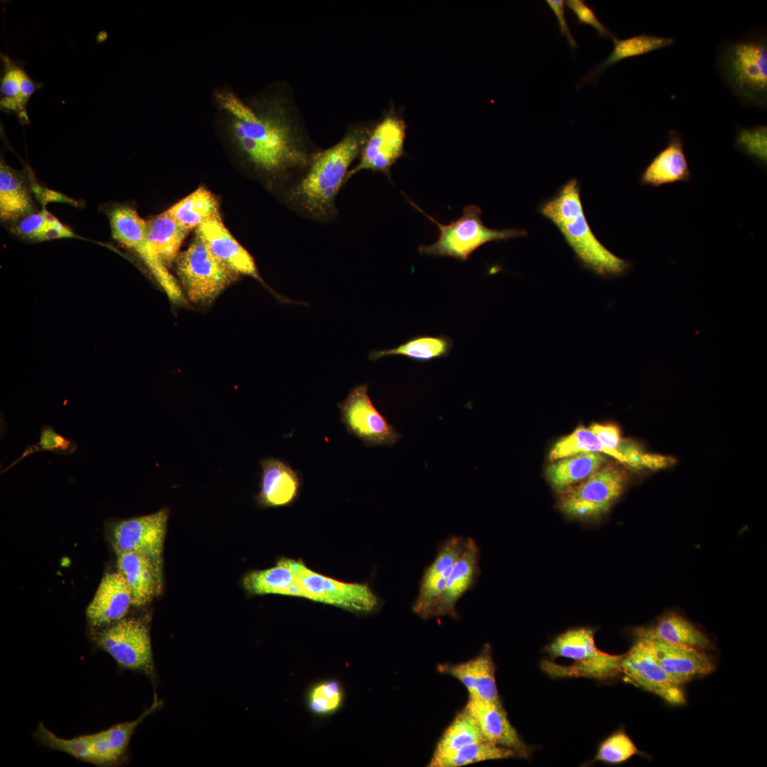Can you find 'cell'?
Returning a JSON list of instances; mask_svg holds the SVG:
<instances>
[{
	"label": "cell",
	"instance_id": "4316f807",
	"mask_svg": "<svg viewBox=\"0 0 767 767\" xmlns=\"http://www.w3.org/2000/svg\"><path fill=\"white\" fill-rule=\"evenodd\" d=\"M633 634L703 651L713 648L712 643L705 634L685 618L675 612L666 613L651 626L636 629Z\"/></svg>",
	"mask_w": 767,
	"mask_h": 767
},
{
	"label": "cell",
	"instance_id": "f1b7e54d",
	"mask_svg": "<svg viewBox=\"0 0 767 767\" xmlns=\"http://www.w3.org/2000/svg\"><path fill=\"white\" fill-rule=\"evenodd\" d=\"M188 232L168 210L146 221L148 244L167 267L175 261Z\"/></svg>",
	"mask_w": 767,
	"mask_h": 767
},
{
	"label": "cell",
	"instance_id": "83f0119b",
	"mask_svg": "<svg viewBox=\"0 0 767 767\" xmlns=\"http://www.w3.org/2000/svg\"><path fill=\"white\" fill-rule=\"evenodd\" d=\"M243 585L254 595L273 594L304 598L290 558L280 559L273 567L248 573L243 579Z\"/></svg>",
	"mask_w": 767,
	"mask_h": 767
},
{
	"label": "cell",
	"instance_id": "44dd1931",
	"mask_svg": "<svg viewBox=\"0 0 767 767\" xmlns=\"http://www.w3.org/2000/svg\"><path fill=\"white\" fill-rule=\"evenodd\" d=\"M260 491L256 500L263 507H281L291 504L300 489V477L285 462L266 457L261 460Z\"/></svg>",
	"mask_w": 767,
	"mask_h": 767
},
{
	"label": "cell",
	"instance_id": "ac0fdd59",
	"mask_svg": "<svg viewBox=\"0 0 767 767\" xmlns=\"http://www.w3.org/2000/svg\"><path fill=\"white\" fill-rule=\"evenodd\" d=\"M132 605L131 592L119 572L106 574L86 609L89 624L102 629L124 618Z\"/></svg>",
	"mask_w": 767,
	"mask_h": 767
},
{
	"label": "cell",
	"instance_id": "ffe728a7",
	"mask_svg": "<svg viewBox=\"0 0 767 767\" xmlns=\"http://www.w3.org/2000/svg\"><path fill=\"white\" fill-rule=\"evenodd\" d=\"M118 572L129 584L132 605L143 606L150 603L162 589V570L147 555L126 552L116 553Z\"/></svg>",
	"mask_w": 767,
	"mask_h": 767
},
{
	"label": "cell",
	"instance_id": "7bdbcfd3",
	"mask_svg": "<svg viewBox=\"0 0 767 767\" xmlns=\"http://www.w3.org/2000/svg\"><path fill=\"white\" fill-rule=\"evenodd\" d=\"M616 450L624 456L626 464L633 467L659 469L673 463V458L646 453L635 443L622 439Z\"/></svg>",
	"mask_w": 767,
	"mask_h": 767
},
{
	"label": "cell",
	"instance_id": "9c48e42d",
	"mask_svg": "<svg viewBox=\"0 0 767 767\" xmlns=\"http://www.w3.org/2000/svg\"><path fill=\"white\" fill-rule=\"evenodd\" d=\"M109 221L113 238L140 256L169 300L175 304L184 303L185 296L180 284L148 244L146 221L135 210L126 206L112 210Z\"/></svg>",
	"mask_w": 767,
	"mask_h": 767
},
{
	"label": "cell",
	"instance_id": "ba28073f",
	"mask_svg": "<svg viewBox=\"0 0 767 767\" xmlns=\"http://www.w3.org/2000/svg\"><path fill=\"white\" fill-rule=\"evenodd\" d=\"M626 476L619 467L604 465L587 479L562 491L560 510L568 516L592 519L604 514L621 495Z\"/></svg>",
	"mask_w": 767,
	"mask_h": 767
},
{
	"label": "cell",
	"instance_id": "ee69618b",
	"mask_svg": "<svg viewBox=\"0 0 767 767\" xmlns=\"http://www.w3.org/2000/svg\"><path fill=\"white\" fill-rule=\"evenodd\" d=\"M58 219L45 208L40 212L24 217L16 227L22 236L37 241H45L48 232Z\"/></svg>",
	"mask_w": 767,
	"mask_h": 767
},
{
	"label": "cell",
	"instance_id": "d4e9b609",
	"mask_svg": "<svg viewBox=\"0 0 767 767\" xmlns=\"http://www.w3.org/2000/svg\"><path fill=\"white\" fill-rule=\"evenodd\" d=\"M479 548L471 538L465 539L463 550L456 561L432 617H455L458 600L472 587L479 570Z\"/></svg>",
	"mask_w": 767,
	"mask_h": 767
},
{
	"label": "cell",
	"instance_id": "7402d4cb",
	"mask_svg": "<svg viewBox=\"0 0 767 767\" xmlns=\"http://www.w3.org/2000/svg\"><path fill=\"white\" fill-rule=\"evenodd\" d=\"M0 107L15 114L22 123L29 121L27 104L32 95L42 87L28 74L20 60L1 54Z\"/></svg>",
	"mask_w": 767,
	"mask_h": 767
},
{
	"label": "cell",
	"instance_id": "5b68a950",
	"mask_svg": "<svg viewBox=\"0 0 767 767\" xmlns=\"http://www.w3.org/2000/svg\"><path fill=\"white\" fill-rule=\"evenodd\" d=\"M553 658L572 660L570 665H560L545 661L542 668L552 677L588 678L607 680L621 673L623 655H611L596 646L592 629L577 628L557 636L547 648Z\"/></svg>",
	"mask_w": 767,
	"mask_h": 767
},
{
	"label": "cell",
	"instance_id": "b9f144b4",
	"mask_svg": "<svg viewBox=\"0 0 767 767\" xmlns=\"http://www.w3.org/2000/svg\"><path fill=\"white\" fill-rule=\"evenodd\" d=\"M160 706V701L155 696L154 702L143 714L134 721L117 724L103 733L112 753L117 760L125 754L131 737L135 729L142 721Z\"/></svg>",
	"mask_w": 767,
	"mask_h": 767
},
{
	"label": "cell",
	"instance_id": "4dcf8cb0",
	"mask_svg": "<svg viewBox=\"0 0 767 767\" xmlns=\"http://www.w3.org/2000/svg\"><path fill=\"white\" fill-rule=\"evenodd\" d=\"M612 40L614 46L611 53L581 80L577 87L589 82H596L602 71L619 61L668 47L674 43L673 38L647 34L622 40L614 37Z\"/></svg>",
	"mask_w": 767,
	"mask_h": 767
},
{
	"label": "cell",
	"instance_id": "d6986e66",
	"mask_svg": "<svg viewBox=\"0 0 767 767\" xmlns=\"http://www.w3.org/2000/svg\"><path fill=\"white\" fill-rule=\"evenodd\" d=\"M214 255L237 274L252 277L261 283L253 256L229 232L221 217H213L202 223L196 232Z\"/></svg>",
	"mask_w": 767,
	"mask_h": 767
},
{
	"label": "cell",
	"instance_id": "277c9868",
	"mask_svg": "<svg viewBox=\"0 0 767 767\" xmlns=\"http://www.w3.org/2000/svg\"><path fill=\"white\" fill-rule=\"evenodd\" d=\"M725 82L744 104L765 107L767 102V42L750 37L726 45L717 59Z\"/></svg>",
	"mask_w": 767,
	"mask_h": 767
},
{
	"label": "cell",
	"instance_id": "74e56055",
	"mask_svg": "<svg viewBox=\"0 0 767 767\" xmlns=\"http://www.w3.org/2000/svg\"><path fill=\"white\" fill-rule=\"evenodd\" d=\"M344 692L341 683L327 679L313 684L307 692L306 705L317 717H327L337 712L342 706Z\"/></svg>",
	"mask_w": 767,
	"mask_h": 767
},
{
	"label": "cell",
	"instance_id": "f35d334b",
	"mask_svg": "<svg viewBox=\"0 0 767 767\" xmlns=\"http://www.w3.org/2000/svg\"><path fill=\"white\" fill-rule=\"evenodd\" d=\"M36 740L42 745L67 754L77 759L92 763L90 734L72 739L58 737L40 723L34 733Z\"/></svg>",
	"mask_w": 767,
	"mask_h": 767
},
{
	"label": "cell",
	"instance_id": "f546056e",
	"mask_svg": "<svg viewBox=\"0 0 767 767\" xmlns=\"http://www.w3.org/2000/svg\"><path fill=\"white\" fill-rule=\"evenodd\" d=\"M601 453L584 452L553 461L546 469L552 487L562 492L587 479L606 462Z\"/></svg>",
	"mask_w": 767,
	"mask_h": 767
},
{
	"label": "cell",
	"instance_id": "3957f363",
	"mask_svg": "<svg viewBox=\"0 0 767 767\" xmlns=\"http://www.w3.org/2000/svg\"><path fill=\"white\" fill-rule=\"evenodd\" d=\"M540 212L560 230L582 264L604 277L626 273L630 264L608 250L597 239L585 217L576 179L567 181Z\"/></svg>",
	"mask_w": 767,
	"mask_h": 767
},
{
	"label": "cell",
	"instance_id": "bcb514c9",
	"mask_svg": "<svg viewBox=\"0 0 767 767\" xmlns=\"http://www.w3.org/2000/svg\"><path fill=\"white\" fill-rule=\"evenodd\" d=\"M70 440L58 434L50 426L42 429L40 440L34 449L28 450L26 454L39 450H47L58 452H72L75 447Z\"/></svg>",
	"mask_w": 767,
	"mask_h": 767
},
{
	"label": "cell",
	"instance_id": "8d00e7d4",
	"mask_svg": "<svg viewBox=\"0 0 767 767\" xmlns=\"http://www.w3.org/2000/svg\"><path fill=\"white\" fill-rule=\"evenodd\" d=\"M484 740L476 722L464 710L445 731L433 756L447 755L465 746Z\"/></svg>",
	"mask_w": 767,
	"mask_h": 767
},
{
	"label": "cell",
	"instance_id": "c3c4849f",
	"mask_svg": "<svg viewBox=\"0 0 767 767\" xmlns=\"http://www.w3.org/2000/svg\"><path fill=\"white\" fill-rule=\"evenodd\" d=\"M545 3L555 13L560 26V35L567 40L572 51L577 48V42L568 27L565 14V1L562 0H546Z\"/></svg>",
	"mask_w": 767,
	"mask_h": 767
},
{
	"label": "cell",
	"instance_id": "d590c367",
	"mask_svg": "<svg viewBox=\"0 0 767 767\" xmlns=\"http://www.w3.org/2000/svg\"><path fill=\"white\" fill-rule=\"evenodd\" d=\"M584 452L606 454L626 464V459L623 455L618 451L605 447L589 428H585L583 426L578 427L571 434L557 440L551 448L548 458L553 462L568 456Z\"/></svg>",
	"mask_w": 767,
	"mask_h": 767
},
{
	"label": "cell",
	"instance_id": "1f68e13d",
	"mask_svg": "<svg viewBox=\"0 0 767 767\" xmlns=\"http://www.w3.org/2000/svg\"><path fill=\"white\" fill-rule=\"evenodd\" d=\"M219 202L208 190L200 187L174 204L168 211L189 232L204 222L220 217Z\"/></svg>",
	"mask_w": 767,
	"mask_h": 767
},
{
	"label": "cell",
	"instance_id": "6da1fadb",
	"mask_svg": "<svg viewBox=\"0 0 767 767\" xmlns=\"http://www.w3.org/2000/svg\"><path fill=\"white\" fill-rule=\"evenodd\" d=\"M214 99L236 148L263 173L301 176L319 151L308 136L293 89L285 82H272L245 99L229 88H219Z\"/></svg>",
	"mask_w": 767,
	"mask_h": 767
},
{
	"label": "cell",
	"instance_id": "9a60e30c",
	"mask_svg": "<svg viewBox=\"0 0 767 767\" xmlns=\"http://www.w3.org/2000/svg\"><path fill=\"white\" fill-rule=\"evenodd\" d=\"M621 673L633 684L673 705L686 702L681 686L677 685L656 660L646 641L638 636L624 654Z\"/></svg>",
	"mask_w": 767,
	"mask_h": 767
},
{
	"label": "cell",
	"instance_id": "8fae6325",
	"mask_svg": "<svg viewBox=\"0 0 767 767\" xmlns=\"http://www.w3.org/2000/svg\"><path fill=\"white\" fill-rule=\"evenodd\" d=\"M304 598L333 605L356 613H370L379 606L376 595L369 585L348 583L316 572L301 560L290 559Z\"/></svg>",
	"mask_w": 767,
	"mask_h": 767
},
{
	"label": "cell",
	"instance_id": "7c38bea8",
	"mask_svg": "<svg viewBox=\"0 0 767 767\" xmlns=\"http://www.w3.org/2000/svg\"><path fill=\"white\" fill-rule=\"evenodd\" d=\"M406 135L404 120L396 111L389 109L374 124L358 163L349 170L345 183L361 170L381 172L389 175L390 169L404 153Z\"/></svg>",
	"mask_w": 767,
	"mask_h": 767
},
{
	"label": "cell",
	"instance_id": "484cf974",
	"mask_svg": "<svg viewBox=\"0 0 767 767\" xmlns=\"http://www.w3.org/2000/svg\"><path fill=\"white\" fill-rule=\"evenodd\" d=\"M441 673L461 682L469 698L500 702L495 678V667L488 651L466 662L438 666Z\"/></svg>",
	"mask_w": 767,
	"mask_h": 767
},
{
	"label": "cell",
	"instance_id": "f6af8a7d",
	"mask_svg": "<svg viewBox=\"0 0 767 767\" xmlns=\"http://www.w3.org/2000/svg\"><path fill=\"white\" fill-rule=\"evenodd\" d=\"M565 4L576 16L580 25L587 24L594 28L599 36L613 39L615 36L597 18L593 9L582 0H567Z\"/></svg>",
	"mask_w": 767,
	"mask_h": 767
},
{
	"label": "cell",
	"instance_id": "e0dca14e",
	"mask_svg": "<svg viewBox=\"0 0 767 767\" xmlns=\"http://www.w3.org/2000/svg\"><path fill=\"white\" fill-rule=\"evenodd\" d=\"M638 637L646 641L656 660L679 686L695 678L711 674L715 670L713 661L705 651Z\"/></svg>",
	"mask_w": 767,
	"mask_h": 767
},
{
	"label": "cell",
	"instance_id": "ab89813d",
	"mask_svg": "<svg viewBox=\"0 0 767 767\" xmlns=\"http://www.w3.org/2000/svg\"><path fill=\"white\" fill-rule=\"evenodd\" d=\"M641 754L632 739L622 729L607 737L599 746L596 759L606 763H622Z\"/></svg>",
	"mask_w": 767,
	"mask_h": 767
},
{
	"label": "cell",
	"instance_id": "7dc6e473",
	"mask_svg": "<svg viewBox=\"0 0 767 767\" xmlns=\"http://www.w3.org/2000/svg\"><path fill=\"white\" fill-rule=\"evenodd\" d=\"M589 429L600 440L605 447L617 451L621 437L620 431L616 426L594 423Z\"/></svg>",
	"mask_w": 767,
	"mask_h": 767
},
{
	"label": "cell",
	"instance_id": "d6a6232c",
	"mask_svg": "<svg viewBox=\"0 0 767 767\" xmlns=\"http://www.w3.org/2000/svg\"><path fill=\"white\" fill-rule=\"evenodd\" d=\"M452 345V339L446 335H418L396 347L372 351L369 359L375 361L386 356L401 355L417 361H429L448 356Z\"/></svg>",
	"mask_w": 767,
	"mask_h": 767
},
{
	"label": "cell",
	"instance_id": "52a82bcc",
	"mask_svg": "<svg viewBox=\"0 0 767 767\" xmlns=\"http://www.w3.org/2000/svg\"><path fill=\"white\" fill-rule=\"evenodd\" d=\"M175 263L183 293L195 303H211L239 276L214 255L197 233Z\"/></svg>",
	"mask_w": 767,
	"mask_h": 767
},
{
	"label": "cell",
	"instance_id": "30bf717a",
	"mask_svg": "<svg viewBox=\"0 0 767 767\" xmlns=\"http://www.w3.org/2000/svg\"><path fill=\"white\" fill-rule=\"evenodd\" d=\"M93 640L122 668L151 673L153 668L150 633L141 620L123 618L99 629Z\"/></svg>",
	"mask_w": 767,
	"mask_h": 767
},
{
	"label": "cell",
	"instance_id": "7a4b0ae2",
	"mask_svg": "<svg viewBox=\"0 0 767 767\" xmlns=\"http://www.w3.org/2000/svg\"><path fill=\"white\" fill-rule=\"evenodd\" d=\"M373 126L352 124L338 142L317 152L288 192V201L295 210L317 221L334 217L337 194L345 184L352 163L359 158Z\"/></svg>",
	"mask_w": 767,
	"mask_h": 767
},
{
	"label": "cell",
	"instance_id": "e575fe53",
	"mask_svg": "<svg viewBox=\"0 0 767 767\" xmlns=\"http://www.w3.org/2000/svg\"><path fill=\"white\" fill-rule=\"evenodd\" d=\"M515 751L486 741L473 743L452 753L432 756L428 766L458 767L487 760H499L513 757Z\"/></svg>",
	"mask_w": 767,
	"mask_h": 767
},
{
	"label": "cell",
	"instance_id": "603a6c76",
	"mask_svg": "<svg viewBox=\"0 0 767 767\" xmlns=\"http://www.w3.org/2000/svg\"><path fill=\"white\" fill-rule=\"evenodd\" d=\"M464 710L473 717L485 741L525 754V745L500 702L469 698Z\"/></svg>",
	"mask_w": 767,
	"mask_h": 767
},
{
	"label": "cell",
	"instance_id": "cb8c5ba5",
	"mask_svg": "<svg viewBox=\"0 0 767 767\" xmlns=\"http://www.w3.org/2000/svg\"><path fill=\"white\" fill-rule=\"evenodd\" d=\"M692 173L683 148L680 133L671 130L666 146L652 159L642 172L639 180L643 185L655 187L677 182H687Z\"/></svg>",
	"mask_w": 767,
	"mask_h": 767
},
{
	"label": "cell",
	"instance_id": "60d3db41",
	"mask_svg": "<svg viewBox=\"0 0 767 767\" xmlns=\"http://www.w3.org/2000/svg\"><path fill=\"white\" fill-rule=\"evenodd\" d=\"M735 146L759 165L766 167V126L739 129L735 138Z\"/></svg>",
	"mask_w": 767,
	"mask_h": 767
},
{
	"label": "cell",
	"instance_id": "2e32d148",
	"mask_svg": "<svg viewBox=\"0 0 767 767\" xmlns=\"http://www.w3.org/2000/svg\"><path fill=\"white\" fill-rule=\"evenodd\" d=\"M465 539L454 536L445 540L434 560L425 570L413 605V611L420 617H432L453 566L463 550Z\"/></svg>",
	"mask_w": 767,
	"mask_h": 767
},
{
	"label": "cell",
	"instance_id": "836d02e7",
	"mask_svg": "<svg viewBox=\"0 0 767 767\" xmlns=\"http://www.w3.org/2000/svg\"><path fill=\"white\" fill-rule=\"evenodd\" d=\"M32 210V202L26 186L3 161L0 165V216L3 220H14Z\"/></svg>",
	"mask_w": 767,
	"mask_h": 767
},
{
	"label": "cell",
	"instance_id": "8992f818",
	"mask_svg": "<svg viewBox=\"0 0 767 767\" xmlns=\"http://www.w3.org/2000/svg\"><path fill=\"white\" fill-rule=\"evenodd\" d=\"M408 202L423 214L438 227L439 238L430 245H421L418 250L421 254L437 256L452 257L462 261H466L474 251L481 246L490 241H499L526 236L523 229H490L483 223L479 207L470 205L464 207L462 215L455 221L447 224H441L425 212L413 201L406 197Z\"/></svg>",
	"mask_w": 767,
	"mask_h": 767
},
{
	"label": "cell",
	"instance_id": "4fadbf2b",
	"mask_svg": "<svg viewBox=\"0 0 767 767\" xmlns=\"http://www.w3.org/2000/svg\"><path fill=\"white\" fill-rule=\"evenodd\" d=\"M337 406L348 433L366 446L391 447L399 439V434L374 406L366 384L354 386Z\"/></svg>",
	"mask_w": 767,
	"mask_h": 767
},
{
	"label": "cell",
	"instance_id": "5bb4252c",
	"mask_svg": "<svg viewBox=\"0 0 767 767\" xmlns=\"http://www.w3.org/2000/svg\"><path fill=\"white\" fill-rule=\"evenodd\" d=\"M169 512L159 511L121 520L111 525V542L115 553L135 552L149 557L162 570L163 551Z\"/></svg>",
	"mask_w": 767,
	"mask_h": 767
}]
</instances>
